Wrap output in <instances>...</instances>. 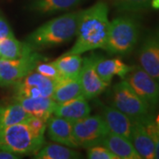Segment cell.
Returning a JSON list of instances; mask_svg holds the SVG:
<instances>
[{"instance_id":"cell-1","label":"cell","mask_w":159,"mask_h":159,"mask_svg":"<svg viewBox=\"0 0 159 159\" xmlns=\"http://www.w3.org/2000/svg\"><path fill=\"white\" fill-rule=\"evenodd\" d=\"M108 13V6L102 1L83 10L75 35V43L66 53L80 55L92 50L103 49L110 28Z\"/></svg>"},{"instance_id":"cell-2","label":"cell","mask_w":159,"mask_h":159,"mask_svg":"<svg viewBox=\"0 0 159 159\" xmlns=\"http://www.w3.org/2000/svg\"><path fill=\"white\" fill-rule=\"evenodd\" d=\"M82 11L69 12L47 21L29 34L26 42L34 51L69 42L76 35Z\"/></svg>"},{"instance_id":"cell-3","label":"cell","mask_w":159,"mask_h":159,"mask_svg":"<svg viewBox=\"0 0 159 159\" xmlns=\"http://www.w3.org/2000/svg\"><path fill=\"white\" fill-rule=\"evenodd\" d=\"M140 34V24L136 19L128 15L115 18L110 22L103 50L111 55H128L137 45Z\"/></svg>"},{"instance_id":"cell-4","label":"cell","mask_w":159,"mask_h":159,"mask_svg":"<svg viewBox=\"0 0 159 159\" xmlns=\"http://www.w3.org/2000/svg\"><path fill=\"white\" fill-rule=\"evenodd\" d=\"M112 106L125 113L132 120L143 124L152 120V111L132 89L125 79L114 85L111 92Z\"/></svg>"},{"instance_id":"cell-5","label":"cell","mask_w":159,"mask_h":159,"mask_svg":"<svg viewBox=\"0 0 159 159\" xmlns=\"http://www.w3.org/2000/svg\"><path fill=\"white\" fill-rule=\"evenodd\" d=\"M43 144L33 137L26 122L0 128V149L18 156L34 155Z\"/></svg>"},{"instance_id":"cell-6","label":"cell","mask_w":159,"mask_h":159,"mask_svg":"<svg viewBox=\"0 0 159 159\" xmlns=\"http://www.w3.org/2000/svg\"><path fill=\"white\" fill-rule=\"evenodd\" d=\"M73 132L79 147L89 148L102 145L110 131L102 116L89 115L73 123Z\"/></svg>"},{"instance_id":"cell-7","label":"cell","mask_w":159,"mask_h":159,"mask_svg":"<svg viewBox=\"0 0 159 159\" xmlns=\"http://www.w3.org/2000/svg\"><path fill=\"white\" fill-rule=\"evenodd\" d=\"M43 58V57L35 51L16 59L0 58V86L14 85L34 71Z\"/></svg>"},{"instance_id":"cell-8","label":"cell","mask_w":159,"mask_h":159,"mask_svg":"<svg viewBox=\"0 0 159 159\" xmlns=\"http://www.w3.org/2000/svg\"><path fill=\"white\" fill-rule=\"evenodd\" d=\"M125 80L137 95L154 111L159 105V83L139 66H134Z\"/></svg>"},{"instance_id":"cell-9","label":"cell","mask_w":159,"mask_h":159,"mask_svg":"<svg viewBox=\"0 0 159 159\" xmlns=\"http://www.w3.org/2000/svg\"><path fill=\"white\" fill-rule=\"evenodd\" d=\"M97 55L91 54L83 58L82 66L80 71L79 79L82 89L83 97L87 100H90L101 95L109 86L103 81L96 71Z\"/></svg>"},{"instance_id":"cell-10","label":"cell","mask_w":159,"mask_h":159,"mask_svg":"<svg viewBox=\"0 0 159 159\" xmlns=\"http://www.w3.org/2000/svg\"><path fill=\"white\" fill-rule=\"evenodd\" d=\"M140 66L159 83V32L143 40L138 53Z\"/></svg>"},{"instance_id":"cell-11","label":"cell","mask_w":159,"mask_h":159,"mask_svg":"<svg viewBox=\"0 0 159 159\" xmlns=\"http://www.w3.org/2000/svg\"><path fill=\"white\" fill-rule=\"evenodd\" d=\"M47 134L52 142L76 148L79 147L73 132V123L66 119L51 117L47 122Z\"/></svg>"},{"instance_id":"cell-12","label":"cell","mask_w":159,"mask_h":159,"mask_svg":"<svg viewBox=\"0 0 159 159\" xmlns=\"http://www.w3.org/2000/svg\"><path fill=\"white\" fill-rule=\"evenodd\" d=\"M102 117L111 133L131 140L133 120L128 116L113 106H104Z\"/></svg>"},{"instance_id":"cell-13","label":"cell","mask_w":159,"mask_h":159,"mask_svg":"<svg viewBox=\"0 0 159 159\" xmlns=\"http://www.w3.org/2000/svg\"><path fill=\"white\" fill-rule=\"evenodd\" d=\"M91 108L84 97H80L62 103H57L53 115L74 123L90 115Z\"/></svg>"},{"instance_id":"cell-14","label":"cell","mask_w":159,"mask_h":159,"mask_svg":"<svg viewBox=\"0 0 159 159\" xmlns=\"http://www.w3.org/2000/svg\"><path fill=\"white\" fill-rule=\"evenodd\" d=\"M133 68L134 66L126 65L120 58H104L97 56L96 60V71L97 74L109 85L115 75L125 79Z\"/></svg>"},{"instance_id":"cell-15","label":"cell","mask_w":159,"mask_h":159,"mask_svg":"<svg viewBox=\"0 0 159 159\" xmlns=\"http://www.w3.org/2000/svg\"><path fill=\"white\" fill-rule=\"evenodd\" d=\"M16 101L29 115L39 118L45 122H48L52 117L53 111L57 104L51 97L18 98Z\"/></svg>"},{"instance_id":"cell-16","label":"cell","mask_w":159,"mask_h":159,"mask_svg":"<svg viewBox=\"0 0 159 159\" xmlns=\"http://www.w3.org/2000/svg\"><path fill=\"white\" fill-rule=\"evenodd\" d=\"M130 141L142 158H155L154 142L146 130L144 124L141 121L133 120Z\"/></svg>"},{"instance_id":"cell-17","label":"cell","mask_w":159,"mask_h":159,"mask_svg":"<svg viewBox=\"0 0 159 159\" xmlns=\"http://www.w3.org/2000/svg\"><path fill=\"white\" fill-rule=\"evenodd\" d=\"M102 145L111 150L119 159H142L130 140L109 132Z\"/></svg>"},{"instance_id":"cell-18","label":"cell","mask_w":159,"mask_h":159,"mask_svg":"<svg viewBox=\"0 0 159 159\" xmlns=\"http://www.w3.org/2000/svg\"><path fill=\"white\" fill-rule=\"evenodd\" d=\"M80 97H83V94L78 76L58 80L55 85L51 98L57 103H62Z\"/></svg>"},{"instance_id":"cell-19","label":"cell","mask_w":159,"mask_h":159,"mask_svg":"<svg viewBox=\"0 0 159 159\" xmlns=\"http://www.w3.org/2000/svg\"><path fill=\"white\" fill-rule=\"evenodd\" d=\"M34 51L27 42H20L11 35L0 40V58L16 59Z\"/></svg>"},{"instance_id":"cell-20","label":"cell","mask_w":159,"mask_h":159,"mask_svg":"<svg viewBox=\"0 0 159 159\" xmlns=\"http://www.w3.org/2000/svg\"><path fill=\"white\" fill-rule=\"evenodd\" d=\"M34 156V158L37 159H75L81 157V154L75 148L60 143L43 144Z\"/></svg>"},{"instance_id":"cell-21","label":"cell","mask_w":159,"mask_h":159,"mask_svg":"<svg viewBox=\"0 0 159 159\" xmlns=\"http://www.w3.org/2000/svg\"><path fill=\"white\" fill-rule=\"evenodd\" d=\"M83 0H31L29 9L40 14H50L74 8Z\"/></svg>"},{"instance_id":"cell-22","label":"cell","mask_w":159,"mask_h":159,"mask_svg":"<svg viewBox=\"0 0 159 159\" xmlns=\"http://www.w3.org/2000/svg\"><path fill=\"white\" fill-rule=\"evenodd\" d=\"M83 58L80 54H68L66 53L63 56L59 57L52 64L58 70L62 78H74L78 77L80 71L82 66Z\"/></svg>"},{"instance_id":"cell-23","label":"cell","mask_w":159,"mask_h":159,"mask_svg":"<svg viewBox=\"0 0 159 159\" xmlns=\"http://www.w3.org/2000/svg\"><path fill=\"white\" fill-rule=\"evenodd\" d=\"M30 116L18 102L0 106V128L26 122Z\"/></svg>"},{"instance_id":"cell-24","label":"cell","mask_w":159,"mask_h":159,"mask_svg":"<svg viewBox=\"0 0 159 159\" xmlns=\"http://www.w3.org/2000/svg\"><path fill=\"white\" fill-rule=\"evenodd\" d=\"M20 81L24 84L33 85L38 88L42 92V95L43 97H51L56 85V81L35 72L34 70L27 76H25Z\"/></svg>"},{"instance_id":"cell-25","label":"cell","mask_w":159,"mask_h":159,"mask_svg":"<svg viewBox=\"0 0 159 159\" xmlns=\"http://www.w3.org/2000/svg\"><path fill=\"white\" fill-rule=\"evenodd\" d=\"M152 0H111L118 9L123 11H143L150 7Z\"/></svg>"},{"instance_id":"cell-26","label":"cell","mask_w":159,"mask_h":159,"mask_svg":"<svg viewBox=\"0 0 159 159\" xmlns=\"http://www.w3.org/2000/svg\"><path fill=\"white\" fill-rule=\"evenodd\" d=\"M26 124L34 138L40 142H44V133L47 127V122L39 118L30 116L29 119H27Z\"/></svg>"},{"instance_id":"cell-27","label":"cell","mask_w":159,"mask_h":159,"mask_svg":"<svg viewBox=\"0 0 159 159\" xmlns=\"http://www.w3.org/2000/svg\"><path fill=\"white\" fill-rule=\"evenodd\" d=\"M35 72L39 73V74L44 75L46 77L53 80L54 81H56L57 83L58 80L63 79L61 74H59L58 70L56 68V66L52 64V63H44L41 62L37 64L36 67L34 69Z\"/></svg>"},{"instance_id":"cell-28","label":"cell","mask_w":159,"mask_h":159,"mask_svg":"<svg viewBox=\"0 0 159 159\" xmlns=\"http://www.w3.org/2000/svg\"><path fill=\"white\" fill-rule=\"evenodd\" d=\"M87 156L89 159H119L103 145H97L89 148Z\"/></svg>"},{"instance_id":"cell-29","label":"cell","mask_w":159,"mask_h":159,"mask_svg":"<svg viewBox=\"0 0 159 159\" xmlns=\"http://www.w3.org/2000/svg\"><path fill=\"white\" fill-rule=\"evenodd\" d=\"M144 125L146 127V130L148 133L149 136L151 137V139L154 142L155 158L159 159V128L153 121V119L146 122Z\"/></svg>"},{"instance_id":"cell-30","label":"cell","mask_w":159,"mask_h":159,"mask_svg":"<svg viewBox=\"0 0 159 159\" xmlns=\"http://www.w3.org/2000/svg\"><path fill=\"white\" fill-rule=\"evenodd\" d=\"M13 35L9 24L2 16H0V40Z\"/></svg>"},{"instance_id":"cell-31","label":"cell","mask_w":159,"mask_h":159,"mask_svg":"<svg viewBox=\"0 0 159 159\" xmlns=\"http://www.w3.org/2000/svg\"><path fill=\"white\" fill-rule=\"evenodd\" d=\"M20 157L14 153H11L10 151L0 149V159H16Z\"/></svg>"},{"instance_id":"cell-32","label":"cell","mask_w":159,"mask_h":159,"mask_svg":"<svg viewBox=\"0 0 159 159\" xmlns=\"http://www.w3.org/2000/svg\"><path fill=\"white\" fill-rule=\"evenodd\" d=\"M150 6L155 9H159V0H152Z\"/></svg>"},{"instance_id":"cell-33","label":"cell","mask_w":159,"mask_h":159,"mask_svg":"<svg viewBox=\"0 0 159 159\" xmlns=\"http://www.w3.org/2000/svg\"><path fill=\"white\" fill-rule=\"evenodd\" d=\"M155 123H156V125H157V127H158V128H159V114H158V115H157V119H156V122H155Z\"/></svg>"}]
</instances>
